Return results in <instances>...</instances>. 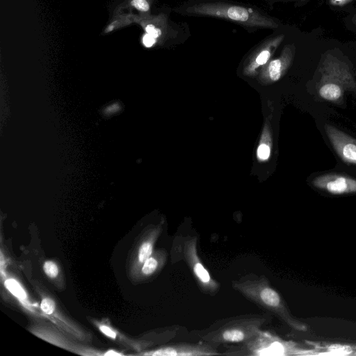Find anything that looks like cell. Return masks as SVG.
Masks as SVG:
<instances>
[{"instance_id":"obj_1","label":"cell","mask_w":356,"mask_h":356,"mask_svg":"<svg viewBox=\"0 0 356 356\" xmlns=\"http://www.w3.org/2000/svg\"><path fill=\"white\" fill-rule=\"evenodd\" d=\"M234 290L257 307L274 314L292 328L304 330L305 326L291 314L281 295L264 275L248 274L231 282Z\"/></svg>"},{"instance_id":"obj_2","label":"cell","mask_w":356,"mask_h":356,"mask_svg":"<svg viewBox=\"0 0 356 356\" xmlns=\"http://www.w3.org/2000/svg\"><path fill=\"white\" fill-rule=\"evenodd\" d=\"M270 313L246 314L219 319L196 334L200 341L220 345L244 343L255 337L271 320Z\"/></svg>"},{"instance_id":"obj_3","label":"cell","mask_w":356,"mask_h":356,"mask_svg":"<svg viewBox=\"0 0 356 356\" xmlns=\"http://www.w3.org/2000/svg\"><path fill=\"white\" fill-rule=\"evenodd\" d=\"M188 15L225 19L250 28L276 29L278 24L260 11L224 2H202L187 7Z\"/></svg>"},{"instance_id":"obj_4","label":"cell","mask_w":356,"mask_h":356,"mask_svg":"<svg viewBox=\"0 0 356 356\" xmlns=\"http://www.w3.org/2000/svg\"><path fill=\"white\" fill-rule=\"evenodd\" d=\"M296 351L294 345L268 332L261 330L252 339L236 346L228 347L222 355H288L295 354Z\"/></svg>"},{"instance_id":"obj_5","label":"cell","mask_w":356,"mask_h":356,"mask_svg":"<svg viewBox=\"0 0 356 356\" xmlns=\"http://www.w3.org/2000/svg\"><path fill=\"white\" fill-rule=\"evenodd\" d=\"M197 238L188 236L181 240L182 259L188 266L196 283L202 293L215 296L220 284L213 279L204 266L197 253Z\"/></svg>"},{"instance_id":"obj_6","label":"cell","mask_w":356,"mask_h":356,"mask_svg":"<svg viewBox=\"0 0 356 356\" xmlns=\"http://www.w3.org/2000/svg\"><path fill=\"white\" fill-rule=\"evenodd\" d=\"M218 345L200 341L197 343L176 342L160 347L146 355L156 356H209L222 355Z\"/></svg>"},{"instance_id":"obj_7","label":"cell","mask_w":356,"mask_h":356,"mask_svg":"<svg viewBox=\"0 0 356 356\" xmlns=\"http://www.w3.org/2000/svg\"><path fill=\"white\" fill-rule=\"evenodd\" d=\"M327 137L337 154L346 162L356 165V139L335 127H325Z\"/></svg>"},{"instance_id":"obj_8","label":"cell","mask_w":356,"mask_h":356,"mask_svg":"<svg viewBox=\"0 0 356 356\" xmlns=\"http://www.w3.org/2000/svg\"><path fill=\"white\" fill-rule=\"evenodd\" d=\"M313 185L334 195L356 193V179L337 174H324L315 177Z\"/></svg>"},{"instance_id":"obj_9","label":"cell","mask_w":356,"mask_h":356,"mask_svg":"<svg viewBox=\"0 0 356 356\" xmlns=\"http://www.w3.org/2000/svg\"><path fill=\"white\" fill-rule=\"evenodd\" d=\"M284 38V35L280 34L264 41L251 56L245 71L248 73H252L257 67L266 64Z\"/></svg>"},{"instance_id":"obj_10","label":"cell","mask_w":356,"mask_h":356,"mask_svg":"<svg viewBox=\"0 0 356 356\" xmlns=\"http://www.w3.org/2000/svg\"><path fill=\"white\" fill-rule=\"evenodd\" d=\"M295 53L293 44L285 45L280 56L268 63L265 74L273 81H277L291 64Z\"/></svg>"},{"instance_id":"obj_11","label":"cell","mask_w":356,"mask_h":356,"mask_svg":"<svg viewBox=\"0 0 356 356\" xmlns=\"http://www.w3.org/2000/svg\"><path fill=\"white\" fill-rule=\"evenodd\" d=\"M318 93L323 99L334 102L342 97L343 88L339 84L330 79L321 85Z\"/></svg>"},{"instance_id":"obj_12","label":"cell","mask_w":356,"mask_h":356,"mask_svg":"<svg viewBox=\"0 0 356 356\" xmlns=\"http://www.w3.org/2000/svg\"><path fill=\"white\" fill-rule=\"evenodd\" d=\"M167 254L165 250H161L155 255H151L142 266V273L145 275H151L155 273L159 268L162 267L166 261Z\"/></svg>"},{"instance_id":"obj_13","label":"cell","mask_w":356,"mask_h":356,"mask_svg":"<svg viewBox=\"0 0 356 356\" xmlns=\"http://www.w3.org/2000/svg\"><path fill=\"white\" fill-rule=\"evenodd\" d=\"M156 236L144 241L140 245L138 256L140 263L143 264L152 255L153 250L152 239L156 238Z\"/></svg>"},{"instance_id":"obj_14","label":"cell","mask_w":356,"mask_h":356,"mask_svg":"<svg viewBox=\"0 0 356 356\" xmlns=\"http://www.w3.org/2000/svg\"><path fill=\"white\" fill-rule=\"evenodd\" d=\"M5 286L15 296L19 299L26 298V293L20 284L14 279H8L5 281Z\"/></svg>"},{"instance_id":"obj_15","label":"cell","mask_w":356,"mask_h":356,"mask_svg":"<svg viewBox=\"0 0 356 356\" xmlns=\"http://www.w3.org/2000/svg\"><path fill=\"white\" fill-rule=\"evenodd\" d=\"M167 24L158 25L156 23H148L145 26L146 33L151 35L155 39L161 38L165 32Z\"/></svg>"},{"instance_id":"obj_16","label":"cell","mask_w":356,"mask_h":356,"mask_svg":"<svg viewBox=\"0 0 356 356\" xmlns=\"http://www.w3.org/2000/svg\"><path fill=\"white\" fill-rule=\"evenodd\" d=\"M43 269L44 273L50 277H56L58 273V269L55 263L47 261L44 264Z\"/></svg>"},{"instance_id":"obj_17","label":"cell","mask_w":356,"mask_h":356,"mask_svg":"<svg viewBox=\"0 0 356 356\" xmlns=\"http://www.w3.org/2000/svg\"><path fill=\"white\" fill-rule=\"evenodd\" d=\"M40 307L47 314H51L56 308L54 302L50 298H44L42 300Z\"/></svg>"},{"instance_id":"obj_18","label":"cell","mask_w":356,"mask_h":356,"mask_svg":"<svg viewBox=\"0 0 356 356\" xmlns=\"http://www.w3.org/2000/svg\"><path fill=\"white\" fill-rule=\"evenodd\" d=\"M131 5L138 10L147 13L149 10V3L147 0H131Z\"/></svg>"},{"instance_id":"obj_19","label":"cell","mask_w":356,"mask_h":356,"mask_svg":"<svg viewBox=\"0 0 356 356\" xmlns=\"http://www.w3.org/2000/svg\"><path fill=\"white\" fill-rule=\"evenodd\" d=\"M270 149L266 144H261L257 149V156L261 160H266L270 156Z\"/></svg>"},{"instance_id":"obj_20","label":"cell","mask_w":356,"mask_h":356,"mask_svg":"<svg viewBox=\"0 0 356 356\" xmlns=\"http://www.w3.org/2000/svg\"><path fill=\"white\" fill-rule=\"evenodd\" d=\"M329 351L337 354H348L351 351V348L348 346L334 345L330 346Z\"/></svg>"},{"instance_id":"obj_21","label":"cell","mask_w":356,"mask_h":356,"mask_svg":"<svg viewBox=\"0 0 356 356\" xmlns=\"http://www.w3.org/2000/svg\"><path fill=\"white\" fill-rule=\"evenodd\" d=\"M156 42V39L151 35L146 33L143 37V43L146 47H151Z\"/></svg>"},{"instance_id":"obj_22","label":"cell","mask_w":356,"mask_h":356,"mask_svg":"<svg viewBox=\"0 0 356 356\" xmlns=\"http://www.w3.org/2000/svg\"><path fill=\"white\" fill-rule=\"evenodd\" d=\"M100 330L106 335H107L108 337H110L111 338H115L116 337V334L115 333V332H113L111 329H110L109 327H108L107 326H105V325H102L100 327H99Z\"/></svg>"},{"instance_id":"obj_23","label":"cell","mask_w":356,"mask_h":356,"mask_svg":"<svg viewBox=\"0 0 356 356\" xmlns=\"http://www.w3.org/2000/svg\"><path fill=\"white\" fill-rule=\"evenodd\" d=\"M352 0H330V3L334 6H341L350 2Z\"/></svg>"},{"instance_id":"obj_24","label":"cell","mask_w":356,"mask_h":356,"mask_svg":"<svg viewBox=\"0 0 356 356\" xmlns=\"http://www.w3.org/2000/svg\"><path fill=\"white\" fill-rule=\"evenodd\" d=\"M106 355H118V353H111V352H108L106 353Z\"/></svg>"},{"instance_id":"obj_25","label":"cell","mask_w":356,"mask_h":356,"mask_svg":"<svg viewBox=\"0 0 356 356\" xmlns=\"http://www.w3.org/2000/svg\"><path fill=\"white\" fill-rule=\"evenodd\" d=\"M354 23L356 24V15L353 17Z\"/></svg>"}]
</instances>
